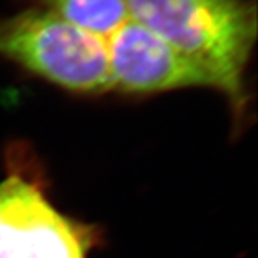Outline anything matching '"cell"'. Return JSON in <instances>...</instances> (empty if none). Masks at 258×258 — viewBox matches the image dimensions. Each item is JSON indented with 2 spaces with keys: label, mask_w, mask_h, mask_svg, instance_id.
<instances>
[{
  "label": "cell",
  "mask_w": 258,
  "mask_h": 258,
  "mask_svg": "<svg viewBox=\"0 0 258 258\" xmlns=\"http://www.w3.org/2000/svg\"><path fill=\"white\" fill-rule=\"evenodd\" d=\"M129 16L208 75L237 116L245 111V72L257 40L254 0H128Z\"/></svg>",
  "instance_id": "obj_1"
},
{
  "label": "cell",
  "mask_w": 258,
  "mask_h": 258,
  "mask_svg": "<svg viewBox=\"0 0 258 258\" xmlns=\"http://www.w3.org/2000/svg\"><path fill=\"white\" fill-rule=\"evenodd\" d=\"M0 57L69 92L112 91L106 40L37 6L0 19Z\"/></svg>",
  "instance_id": "obj_2"
},
{
  "label": "cell",
  "mask_w": 258,
  "mask_h": 258,
  "mask_svg": "<svg viewBox=\"0 0 258 258\" xmlns=\"http://www.w3.org/2000/svg\"><path fill=\"white\" fill-rule=\"evenodd\" d=\"M93 235L22 176L0 182V258H88Z\"/></svg>",
  "instance_id": "obj_3"
},
{
  "label": "cell",
  "mask_w": 258,
  "mask_h": 258,
  "mask_svg": "<svg viewBox=\"0 0 258 258\" xmlns=\"http://www.w3.org/2000/svg\"><path fill=\"white\" fill-rule=\"evenodd\" d=\"M112 91L151 95L215 85L200 66L164 39L129 19L108 40Z\"/></svg>",
  "instance_id": "obj_4"
},
{
  "label": "cell",
  "mask_w": 258,
  "mask_h": 258,
  "mask_svg": "<svg viewBox=\"0 0 258 258\" xmlns=\"http://www.w3.org/2000/svg\"><path fill=\"white\" fill-rule=\"evenodd\" d=\"M105 40L128 22V0H25Z\"/></svg>",
  "instance_id": "obj_5"
}]
</instances>
